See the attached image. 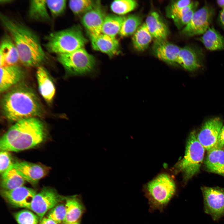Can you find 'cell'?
Listing matches in <instances>:
<instances>
[{"label":"cell","mask_w":224,"mask_h":224,"mask_svg":"<svg viewBox=\"0 0 224 224\" xmlns=\"http://www.w3.org/2000/svg\"><path fill=\"white\" fill-rule=\"evenodd\" d=\"M106 16L100 2L82 15V24L90 37L96 36L102 33V27Z\"/></svg>","instance_id":"14"},{"label":"cell","mask_w":224,"mask_h":224,"mask_svg":"<svg viewBox=\"0 0 224 224\" xmlns=\"http://www.w3.org/2000/svg\"><path fill=\"white\" fill-rule=\"evenodd\" d=\"M204 52L197 45L187 46L181 48L176 63L190 71L199 68L204 58Z\"/></svg>","instance_id":"13"},{"label":"cell","mask_w":224,"mask_h":224,"mask_svg":"<svg viewBox=\"0 0 224 224\" xmlns=\"http://www.w3.org/2000/svg\"><path fill=\"white\" fill-rule=\"evenodd\" d=\"M14 163L12 156L9 152L1 151L0 153V173L2 175Z\"/></svg>","instance_id":"35"},{"label":"cell","mask_w":224,"mask_h":224,"mask_svg":"<svg viewBox=\"0 0 224 224\" xmlns=\"http://www.w3.org/2000/svg\"><path fill=\"white\" fill-rule=\"evenodd\" d=\"M142 19L138 16L130 15L125 17L119 35L126 37L134 34L141 25Z\"/></svg>","instance_id":"29"},{"label":"cell","mask_w":224,"mask_h":224,"mask_svg":"<svg viewBox=\"0 0 224 224\" xmlns=\"http://www.w3.org/2000/svg\"><path fill=\"white\" fill-rule=\"evenodd\" d=\"M218 22L224 30V9L220 11L218 18Z\"/></svg>","instance_id":"39"},{"label":"cell","mask_w":224,"mask_h":224,"mask_svg":"<svg viewBox=\"0 0 224 224\" xmlns=\"http://www.w3.org/2000/svg\"><path fill=\"white\" fill-rule=\"evenodd\" d=\"M137 5L136 1L133 0H118L111 3V10L118 15L125 14L133 10Z\"/></svg>","instance_id":"31"},{"label":"cell","mask_w":224,"mask_h":224,"mask_svg":"<svg viewBox=\"0 0 224 224\" xmlns=\"http://www.w3.org/2000/svg\"><path fill=\"white\" fill-rule=\"evenodd\" d=\"M66 215L64 224L73 223L79 221L84 211V207L76 195L65 198Z\"/></svg>","instance_id":"21"},{"label":"cell","mask_w":224,"mask_h":224,"mask_svg":"<svg viewBox=\"0 0 224 224\" xmlns=\"http://www.w3.org/2000/svg\"><path fill=\"white\" fill-rule=\"evenodd\" d=\"M205 150L198 140L195 131H192L187 141L184 157L177 166L184 174L185 180L191 178L199 171Z\"/></svg>","instance_id":"7"},{"label":"cell","mask_w":224,"mask_h":224,"mask_svg":"<svg viewBox=\"0 0 224 224\" xmlns=\"http://www.w3.org/2000/svg\"><path fill=\"white\" fill-rule=\"evenodd\" d=\"M215 13L214 8L207 3L196 10L181 33L188 37L203 35L210 27Z\"/></svg>","instance_id":"8"},{"label":"cell","mask_w":224,"mask_h":224,"mask_svg":"<svg viewBox=\"0 0 224 224\" xmlns=\"http://www.w3.org/2000/svg\"><path fill=\"white\" fill-rule=\"evenodd\" d=\"M145 23L153 37L157 40H166L168 30L157 12H151L147 18Z\"/></svg>","instance_id":"22"},{"label":"cell","mask_w":224,"mask_h":224,"mask_svg":"<svg viewBox=\"0 0 224 224\" xmlns=\"http://www.w3.org/2000/svg\"><path fill=\"white\" fill-rule=\"evenodd\" d=\"M47 6L52 15L54 17L61 15L64 12L66 6V1L46 0Z\"/></svg>","instance_id":"34"},{"label":"cell","mask_w":224,"mask_h":224,"mask_svg":"<svg viewBox=\"0 0 224 224\" xmlns=\"http://www.w3.org/2000/svg\"><path fill=\"white\" fill-rule=\"evenodd\" d=\"M1 105L4 116L12 122L36 118L42 112V105L36 94L23 85L16 86L6 93Z\"/></svg>","instance_id":"3"},{"label":"cell","mask_w":224,"mask_h":224,"mask_svg":"<svg viewBox=\"0 0 224 224\" xmlns=\"http://www.w3.org/2000/svg\"><path fill=\"white\" fill-rule=\"evenodd\" d=\"M204 211L214 221L224 216V188L203 187Z\"/></svg>","instance_id":"9"},{"label":"cell","mask_w":224,"mask_h":224,"mask_svg":"<svg viewBox=\"0 0 224 224\" xmlns=\"http://www.w3.org/2000/svg\"><path fill=\"white\" fill-rule=\"evenodd\" d=\"M18 224H38L40 222L38 216L27 209H23L14 214Z\"/></svg>","instance_id":"32"},{"label":"cell","mask_w":224,"mask_h":224,"mask_svg":"<svg viewBox=\"0 0 224 224\" xmlns=\"http://www.w3.org/2000/svg\"><path fill=\"white\" fill-rule=\"evenodd\" d=\"M46 38V49L49 53L57 55L83 48L87 42L82 30L77 27L53 32Z\"/></svg>","instance_id":"4"},{"label":"cell","mask_w":224,"mask_h":224,"mask_svg":"<svg viewBox=\"0 0 224 224\" xmlns=\"http://www.w3.org/2000/svg\"><path fill=\"white\" fill-rule=\"evenodd\" d=\"M153 38L145 23L140 26L133 34L132 42L138 51H143L148 47Z\"/></svg>","instance_id":"28"},{"label":"cell","mask_w":224,"mask_h":224,"mask_svg":"<svg viewBox=\"0 0 224 224\" xmlns=\"http://www.w3.org/2000/svg\"><path fill=\"white\" fill-rule=\"evenodd\" d=\"M46 136L44 126L39 119H24L16 122L2 136L0 150L18 152L30 149L43 141Z\"/></svg>","instance_id":"2"},{"label":"cell","mask_w":224,"mask_h":224,"mask_svg":"<svg viewBox=\"0 0 224 224\" xmlns=\"http://www.w3.org/2000/svg\"><path fill=\"white\" fill-rule=\"evenodd\" d=\"M65 198L59 195L55 189L44 187L35 195L31 204V210L38 216L40 222L48 211Z\"/></svg>","instance_id":"10"},{"label":"cell","mask_w":224,"mask_h":224,"mask_svg":"<svg viewBox=\"0 0 224 224\" xmlns=\"http://www.w3.org/2000/svg\"><path fill=\"white\" fill-rule=\"evenodd\" d=\"M224 146V126L221 129L217 143L214 147H222Z\"/></svg>","instance_id":"38"},{"label":"cell","mask_w":224,"mask_h":224,"mask_svg":"<svg viewBox=\"0 0 224 224\" xmlns=\"http://www.w3.org/2000/svg\"><path fill=\"white\" fill-rule=\"evenodd\" d=\"M92 48L110 57L117 54L119 50V44L116 37L101 33L94 37H90Z\"/></svg>","instance_id":"18"},{"label":"cell","mask_w":224,"mask_h":224,"mask_svg":"<svg viewBox=\"0 0 224 224\" xmlns=\"http://www.w3.org/2000/svg\"><path fill=\"white\" fill-rule=\"evenodd\" d=\"M1 193L3 198L12 205L30 210L33 199L37 193L35 190L24 186L11 190L2 189Z\"/></svg>","instance_id":"12"},{"label":"cell","mask_w":224,"mask_h":224,"mask_svg":"<svg viewBox=\"0 0 224 224\" xmlns=\"http://www.w3.org/2000/svg\"><path fill=\"white\" fill-rule=\"evenodd\" d=\"M64 224H80V221H78L77 222L73 223H65Z\"/></svg>","instance_id":"42"},{"label":"cell","mask_w":224,"mask_h":224,"mask_svg":"<svg viewBox=\"0 0 224 224\" xmlns=\"http://www.w3.org/2000/svg\"><path fill=\"white\" fill-rule=\"evenodd\" d=\"M154 55L159 59L170 63H176L181 48L166 40H156L152 46Z\"/></svg>","instance_id":"17"},{"label":"cell","mask_w":224,"mask_h":224,"mask_svg":"<svg viewBox=\"0 0 224 224\" xmlns=\"http://www.w3.org/2000/svg\"><path fill=\"white\" fill-rule=\"evenodd\" d=\"M36 77L40 94L47 102H51L55 93V89L47 71L42 66L38 67Z\"/></svg>","instance_id":"20"},{"label":"cell","mask_w":224,"mask_h":224,"mask_svg":"<svg viewBox=\"0 0 224 224\" xmlns=\"http://www.w3.org/2000/svg\"><path fill=\"white\" fill-rule=\"evenodd\" d=\"M176 186L168 175L161 174L149 182L145 187V194L152 209L161 210L174 195Z\"/></svg>","instance_id":"5"},{"label":"cell","mask_w":224,"mask_h":224,"mask_svg":"<svg viewBox=\"0 0 224 224\" xmlns=\"http://www.w3.org/2000/svg\"><path fill=\"white\" fill-rule=\"evenodd\" d=\"M25 181L13 164L1 175V187L3 190H11L23 186Z\"/></svg>","instance_id":"25"},{"label":"cell","mask_w":224,"mask_h":224,"mask_svg":"<svg viewBox=\"0 0 224 224\" xmlns=\"http://www.w3.org/2000/svg\"><path fill=\"white\" fill-rule=\"evenodd\" d=\"M198 40L201 41L208 50H224V38L213 27H210Z\"/></svg>","instance_id":"24"},{"label":"cell","mask_w":224,"mask_h":224,"mask_svg":"<svg viewBox=\"0 0 224 224\" xmlns=\"http://www.w3.org/2000/svg\"><path fill=\"white\" fill-rule=\"evenodd\" d=\"M216 2L217 4L222 8V9H224V0H217Z\"/></svg>","instance_id":"41"},{"label":"cell","mask_w":224,"mask_h":224,"mask_svg":"<svg viewBox=\"0 0 224 224\" xmlns=\"http://www.w3.org/2000/svg\"><path fill=\"white\" fill-rule=\"evenodd\" d=\"M125 17L110 14L106 15L102 29V33L116 37L119 34Z\"/></svg>","instance_id":"27"},{"label":"cell","mask_w":224,"mask_h":224,"mask_svg":"<svg viewBox=\"0 0 224 224\" xmlns=\"http://www.w3.org/2000/svg\"><path fill=\"white\" fill-rule=\"evenodd\" d=\"M19 60L17 49L9 36L4 37L0 46V66L16 65Z\"/></svg>","instance_id":"19"},{"label":"cell","mask_w":224,"mask_h":224,"mask_svg":"<svg viewBox=\"0 0 224 224\" xmlns=\"http://www.w3.org/2000/svg\"><path fill=\"white\" fill-rule=\"evenodd\" d=\"M193 1L190 0H181L172 2L167 9V14L169 17L172 14L190 4Z\"/></svg>","instance_id":"37"},{"label":"cell","mask_w":224,"mask_h":224,"mask_svg":"<svg viewBox=\"0 0 224 224\" xmlns=\"http://www.w3.org/2000/svg\"><path fill=\"white\" fill-rule=\"evenodd\" d=\"M100 3L99 1L90 0H71L68 6L72 11L77 15H83Z\"/></svg>","instance_id":"30"},{"label":"cell","mask_w":224,"mask_h":224,"mask_svg":"<svg viewBox=\"0 0 224 224\" xmlns=\"http://www.w3.org/2000/svg\"><path fill=\"white\" fill-rule=\"evenodd\" d=\"M197 7L191 9L181 17L173 20L175 25L178 28L180 29L185 27L189 22Z\"/></svg>","instance_id":"36"},{"label":"cell","mask_w":224,"mask_h":224,"mask_svg":"<svg viewBox=\"0 0 224 224\" xmlns=\"http://www.w3.org/2000/svg\"><path fill=\"white\" fill-rule=\"evenodd\" d=\"M24 75L23 70L16 65L0 67V92H4L17 84Z\"/></svg>","instance_id":"16"},{"label":"cell","mask_w":224,"mask_h":224,"mask_svg":"<svg viewBox=\"0 0 224 224\" xmlns=\"http://www.w3.org/2000/svg\"><path fill=\"white\" fill-rule=\"evenodd\" d=\"M40 224H58L53 220L48 217H44Z\"/></svg>","instance_id":"40"},{"label":"cell","mask_w":224,"mask_h":224,"mask_svg":"<svg viewBox=\"0 0 224 224\" xmlns=\"http://www.w3.org/2000/svg\"><path fill=\"white\" fill-rule=\"evenodd\" d=\"M208 151L205 161L207 168L211 172L224 176L223 147H214Z\"/></svg>","instance_id":"23"},{"label":"cell","mask_w":224,"mask_h":224,"mask_svg":"<svg viewBox=\"0 0 224 224\" xmlns=\"http://www.w3.org/2000/svg\"><path fill=\"white\" fill-rule=\"evenodd\" d=\"M223 126L222 120L218 117L209 119L203 125L197 137L205 150L208 151L215 146Z\"/></svg>","instance_id":"11"},{"label":"cell","mask_w":224,"mask_h":224,"mask_svg":"<svg viewBox=\"0 0 224 224\" xmlns=\"http://www.w3.org/2000/svg\"><path fill=\"white\" fill-rule=\"evenodd\" d=\"M57 58L70 76L89 74L95 70L94 57L84 48L69 53L57 54Z\"/></svg>","instance_id":"6"},{"label":"cell","mask_w":224,"mask_h":224,"mask_svg":"<svg viewBox=\"0 0 224 224\" xmlns=\"http://www.w3.org/2000/svg\"><path fill=\"white\" fill-rule=\"evenodd\" d=\"M46 0L30 1L28 15L31 19L37 21H47L50 20L47 10Z\"/></svg>","instance_id":"26"},{"label":"cell","mask_w":224,"mask_h":224,"mask_svg":"<svg viewBox=\"0 0 224 224\" xmlns=\"http://www.w3.org/2000/svg\"><path fill=\"white\" fill-rule=\"evenodd\" d=\"M0 19L17 49L21 63L28 67L40 66L46 55L37 36L20 21L2 14Z\"/></svg>","instance_id":"1"},{"label":"cell","mask_w":224,"mask_h":224,"mask_svg":"<svg viewBox=\"0 0 224 224\" xmlns=\"http://www.w3.org/2000/svg\"><path fill=\"white\" fill-rule=\"evenodd\" d=\"M66 215L65 204L59 203L50 210L47 217L53 220L57 223L64 222Z\"/></svg>","instance_id":"33"},{"label":"cell","mask_w":224,"mask_h":224,"mask_svg":"<svg viewBox=\"0 0 224 224\" xmlns=\"http://www.w3.org/2000/svg\"><path fill=\"white\" fill-rule=\"evenodd\" d=\"M13 165L26 181L33 185L45 176L49 168L42 165L27 161L16 162Z\"/></svg>","instance_id":"15"}]
</instances>
